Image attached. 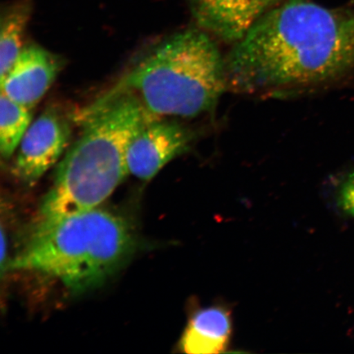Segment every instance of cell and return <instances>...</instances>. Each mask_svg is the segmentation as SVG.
Instances as JSON below:
<instances>
[{
  "instance_id": "obj_1",
  "label": "cell",
  "mask_w": 354,
  "mask_h": 354,
  "mask_svg": "<svg viewBox=\"0 0 354 354\" xmlns=\"http://www.w3.org/2000/svg\"><path fill=\"white\" fill-rule=\"evenodd\" d=\"M354 68V11L287 0L260 17L225 57L228 87L278 91L319 85Z\"/></svg>"
},
{
  "instance_id": "obj_2",
  "label": "cell",
  "mask_w": 354,
  "mask_h": 354,
  "mask_svg": "<svg viewBox=\"0 0 354 354\" xmlns=\"http://www.w3.org/2000/svg\"><path fill=\"white\" fill-rule=\"evenodd\" d=\"M82 131L57 167L39 221L55 220L96 209L129 175L128 147L153 118L135 95L99 100L79 117Z\"/></svg>"
},
{
  "instance_id": "obj_3",
  "label": "cell",
  "mask_w": 354,
  "mask_h": 354,
  "mask_svg": "<svg viewBox=\"0 0 354 354\" xmlns=\"http://www.w3.org/2000/svg\"><path fill=\"white\" fill-rule=\"evenodd\" d=\"M227 88L216 42L189 28L157 44L100 99L131 94L153 117L194 118L214 109Z\"/></svg>"
},
{
  "instance_id": "obj_4",
  "label": "cell",
  "mask_w": 354,
  "mask_h": 354,
  "mask_svg": "<svg viewBox=\"0 0 354 354\" xmlns=\"http://www.w3.org/2000/svg\"><path fill=\"white\" fill-rule=\"evenodd\" d=\"M136 248L127 221L94 209L55 220L38 221L8 269L28 270L59 279L73 293L103 284Z\"/></svg>"
},
{
  "instance_id": "obj_5",
  "label": "cell",
  "mask_w": 354,
  "mask_h": 354,
  "mask_svg": "<svg viewBox=\"0 0 354 354\" xmlns=\"http://www.w3.org/2000/svg\"><path fill=\"white\" fill-rule=\"evenodd\" d=\"M72 122L55 107L44 110L30 124L13 162L12 172L22 183L32 185L59 161L70 142Z\"/></svg>"
},
{
  "instance_id": "obj_6",
  "label": "cell",
  "mask_w": 354,
  "mask_h": 354,
  "mask_svg": "<svg viewBox=\"0 0 354 354\" xmlns=\"http://www.w3.org/2000/svg\"><path fill=\"white\" fill-rule=\"evenodd\" d=\"M193 138L192 131L178 122L150 118L128 147L129 174L140 180H151L172 159L187 151Z\"/></svg>"
},
{
  "instance_id": "obj_7",
  "label": "cell",
  "mask_w": 354,
  "mask_h": 354,
  "mask_svg": "<svg viewBox=\"0 0 354 354\" xmlns=\"http://www.w3.org/2000/svg\"><path fill=\"white\" fill-rule=\"evenodd\" d=\"M64 59L41 46L26 44L6 77L1 92L16 103L32 109L55 82Z\"/></svg>"
},
{
  "instance_id": "obj_8",
  "label": "cell",
  "mask_w": 354,
  "mask_h": 354,
  "mask_svg": "<svg viewBox=\"0 0 354 354\" xmlns=\"http://www.w3.org/2000/svg\"><path fill=\"white\" fill-rule=\"evenodd\" d=\"M281 0H189L198 28L228 43L243 37L264 13Z\"/></svg>"
},
{
  "instance_id": "obj_9",
  "label": "cell",
  "mask_w": 354,
  "mask_h": 354,
  "mask_svg": "<svg viewBox=\"0 0 354 354\" xmlns=\"http://www.w3.org/2000/svg\"><path fill=\"white\" fill-rule=\"evenodd\" d=\"M232 335V317L223 305L199 308L189 317L180 340L185 353L212 354L225 351Z\"/></svg>"
},
{
  "instance_id": "obj_10",
  "label": "cell",
  "mask_w": 354,
  "mask_h": 354,
  "mask_svg": "<svg viewBox=\"0 0 354 354\" xmlns=\"http://www.w3.org/2000/svg\"><path fill=\"white\" fill-rule=\"evenodd\" d=\"M32 7L28 1L15 4L4 12L0 28V80L6 76L25 46L24 35Z\"/></svg>"
},
{
  "instance_id": "obj_11",
  "label": "cell",
  "mask_w": 354,
  "mask_h": 354,
  "mask_svg": "<svg viewBox=\"0 0 354 354\" xmlns=\"http://www.w3.org/2000/svg\"><path fill=\"white\" fill-rule=\"evenodd\" d=\"M32 122V109L0 95V153L10 160Z\"/></svg>"
},
{
  "instance_id": "obj_12",
  "label": "cell",
  "mask_w": 354,
  "mask_h": 354,
  "mask_svg": "<svg viewBox=\"0 0 354 354\" xmlns=\"http://www.w3.org/2000/svg\"><path fill=\"white\" fill-rule=\"evenodd\" d=\"M338 203L344 212L354 216V171L343 181L339 190Z\"/></svg>"
}]
</instances>
